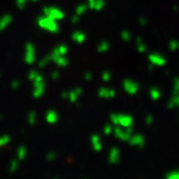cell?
<instances>
[{"mask_svg":"<svg viewBox=\"0 0 179 179\" xmlns=\"http://www.w3.org/2000/svg\"><path fill=\"white\" fill-rule=\"evenodd\" d=\"M38 24L40 27L47 30V31H51V33H57L58 31V25L55 20L47 18V16H42L38 20Z\"/></svg>","mask_w":179,"mask_h":179,"instance_id":"1","label":"cell"},{"mask_svg":"<svg viewBox=\"0 0 179 179\" xmlns=\"http://www.w3.org/2000/svg\"><path fill=\"white\" fill-rule=\"evenodd\" d=\"M45 92V82H44V77L41 75H39L36 77V80L34 81V91H33V96L35 98H40L42 97Z\"/></svg>","mask_w":179,"mask_h":179,"instance_id":"2","label":"cell"},{"mask_svg":"<svg viewBox=\"0 0 179 179\" xmlns=\"http://www.w3.org/2000/svg\"><path fill=\"white\" fill-rule=\"evenodd\" d=\"M44 14H45V16H47V18L55 20V21L64 19V13L60 9H57V8H45L44 9Z\"/></svg>","mask_w":179,"mask_h":179,"instance_id":"3","label":"cell"},{"mask_svg":"<svg viewBox=\"0 0 179 179\" xmlns=\"http://www.w3.org/2000/svg\"><path fill=\"white\" fill-rule=\"evenodd\" d=\"M25 61L26 64L31 65L35 62V47L33 44H27L25 49Z\"/></svg>","mask_w":179,"mask_h":179,"instance_id":"4","label":"cell"},{"mask_svg":"<svg viewBox=\"0 0 179 179\" xmlns=\"http://www.w3.org/2000/svg\"><path fill=\"white\" fill-rule=\"evenodd\" d=\"M66 52H67V46H66V45H60V46H57V47L54 50V52L51 54V57H52V60H54V58L57 57V56H65Z\"/></svg>","mask_w":179,"mask_h":179,"instance_id":"5","label":"cell"},{"mask_svg":"<svg viewBox=\"0 0 179 179\" xmlns=\"http://www.w3.org/2000/svg\"><path fill=\"white\" fill-rule=\"evenodd\" d=\"M58 119V114L56 111L54 109H50L47 113H46V122L47 123H56Z\"/></svg>","mask_w":179,"mask_h":179,"instance_id":"6","label":"cell"},{"mask_svg":"<svg viewBox=\"0 0 179 179\" xmlns=\"http://www.w3.org/2000/svg\"><path fill=\"white\" fill-rule=\"evenodd\" d=\"M11 20H13V18H11V15H9V14L4 15L3 18H0V30L6 29V27L10 25Z\"/></svg>","mask_w":179,"mask_h":179,"instance_id":"7","label":"cell"},{"mask_svg":"<svg viewBox=\"0 0 179 179\" xmlns=\"http://www.w3.org/2000/svg\"><path fill=\"white\" fill-rule=\"evenodd\" d=\"M52 61L57 65V66H60V67H65V66H67V64H69V61H67V58H65L64 56H57V57H55Z\"/></svg>","mask_w":179,"mask_h":179,"instance_id":"8","label":"cell"},{"mask_svg":"<svg viewBox=\"0 0 179 179\" xmlns=\"http://www.w3.org/2000/svg\"><path fill=\"white\" fill-rule=\"evenodd\" d=\"M26 154H27V149H26L25 147H19V148H18V159H19V161L25 159Z\"/></svg>","mask_w":179,"mask_h":179,"instance_id":"9","label":"cell"},{"mask_svg":"<svg viewBox=\"0 0 179 179\" xmlns=\"http://www.w3.org/2000/svg\"><path fill=\"white\" fill-rule=\"evenodd\" d=\"M50 61H52V57H51V55L45 56L42 60H40V62H39V67H46V66H47V64H49Z\"/></svg>","mask_w":179,"mask_h":179,"instance_id":"10","label":"cell"},{"mask_svg":"<svg viewBox=\"0 0 179 179\" xmlns=\"http://www.w3.org/2000/svg\"><path fill=\"white\" fill-rule=\"evenodd\" d=\"M27 122L30 125H35V122H36V112L31 111V112L29 113V116H27Z\"/></svg>","mask_w":179,"mask_h":179,"instance_id":"11","label":"cell"},{"mask_svg":"<svg viewBox=\"0 0 179 179\" xmlns=\"http://www.w3.org/2000/svg\"><path fill=\"white\" fill-rule=\"evenodd\" d=\"M19 168V159L16 158V159H13L11 162H10V165H9V170L10 172H15L16 169Z\"/></svg>","mask_w":179,"mask_h":179,"instance_id":"12","label":"cell"},{"mask_svg":"<svg viewBox=\"0 0 179 179\" xmlns=\"http://www.w3.org/2000/svg\"><path fill=\"white\" fill-rule=\"evenodd\" d=\"M72 38H74V40L75 41H77V42H82L83 40H85V35L82 34V33H75L74 35H72Z\"/></svg>","mask_w":179,"mask_h":179,"instance_id":"13","label":"cell"},{"mask_svg":"<svg viewBox=\"0 0 179 179\" xmlns=\"http://www.w3.org/2000/svg\"><path fill=\"white\" fill-rule=\"evenodd\" d=\"M39 75H40V74H39V72H38L36 70H31V71L29 72L27 77H29V80H30V81H33V82H34V81L36 80V77H38Z\"/></svg>","mask_w":179,"mask_h":179,"instance_id":"14","label":"cell"},{"mask_svg":"<svg viewBox=\"0 0 179 179\" xmlns=\"http://www.w3.org/2000/svg\"><path fill=\"white\" fill-rule=\"evenodd\" d=\"M9 141H10V137H9V136H3V137H0V148L4 147V145H6V144L9 143Z\"/></svg>","mask_w":179,"mask_h":179,"instance_id":"15","label":"cell"},{"mask_svg":"<svg viewBox=\"0 0 179 179\" xmlns=\"http://www.w3.org/2000/svg\"><path fill=\"white\" fill-rule=\"evenodd\" d=\"M27 2H29V0H16V5H18L19 9H24Z\"/></svg>","mask_w":179,"mask_h":179,"instance_id":"16","label":"cell"},{"mask_svg":"<svg viewBox=\"0 0 179 179\" xmlns=\"http://www.w3.org/2000/svg\"><path fill=\"white\" fill-rule=\"evenodd\" d=\"M11 87H13V90H18L20 87V81L19 80H14L11 82Z\"/></svg>","mask_w":179,"mask_h":179,"instance_id":"17","label":"cell"},{"mask_svg":"<svg viewBox=\"0 0 179 179\" xmlns=\"http://www.w3.org/2000/svg\"><path fill=\"white\" fill-rule=\"evenodd\" d=\"M46 159H47V161H55V159H56V154H55L54 152H50V153L46 154Z\"/></svg>","mask_w":179,"mask_h":179,"instance_id":"18","label":"cell"},{"mask_svg":"<svg viewBox=\"0 0 179 179\" xmlns=\"http://www.w3.org/2000/svg\"><path fill=\"white\" fill-rule=\"evenodd\" d=\"M85 11V6H80V8H77V14H82Z\"/></svg>","mask_w":179,"mask_h":179,"instance_id":"19","label":"cell"},{"mask_svg":"<svg viewBox=\"0 0 179 179\" xmlns=\"http://www.w3.org/2000/svg\"><path fill=\"white\" fill-rule=\"evenodd\" d=\"M51 76H52V80H56V78L58 77V72H57V71H55V72H52V75H51Z\"/></svg>","mask_w":179,"mask_h":179,"instance_id":"20","label":"cell"},{"mask_svg":"<svg viewBox=\"0 0 179 179\" xmlns=\"http://www.w3.org/2000/svg\"><path fill=\"white\" fill-rule=\"evenodd\" d=\"M33 2H36V0H33Z\"/></svg>","mask_w":179,"mask_h":179,"instance_id":"21","label":"cell"},{"mask_svg":"<svg viewBox=\"0 0 179 179\" xmlns=\"http://www.w3.org/2000/svg\"><path fill=\"white\" fill-rule=\"evenodd\" d=\"M0 77H2V75H0Z\"/></svg>","mask_w":179,"mask_h":179,"instance_id":"22","label":"cell"}]
</instances>
